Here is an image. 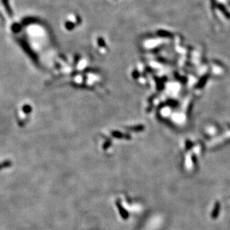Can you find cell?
I'll use <instances>...</instances> for the list:
<instances>
[{"instance_id":"obj_1","label":"cell","mask_w":230,"mask_h":230,"mask_svg":"<svg viewBox=\"0 0 230 230\" xmlns=\"http://www.w3.org/2000/svg\"><path fill=\"white\" fill-rule=\"evenodd\" d=\"M220 209H221V205H220L219 203H216L215 205H214V209L212 211V214H211V218H218V214L220 213Z\"/></svg>"},{"instance_id":"obj_2","label":"cell","mask_w":230,"mask_h":230,"mask_svg":"<svg viewBox=\"0 0 230 230\" xmlns=\"http://www.w3.org/2000/svg\"><path fill=\"white\" fill-rule=\"evenodd\" d=\"M12 162L9 160H6L5 161H2L0 162V171L2 170L5 169V168H8V167H11L12 165Z\"/></svg>"},{"instance_id":"obj_3","label":"cell","mask_w":230,"mask_h":230,"mask_svg":"<svg viewBox=\"0 0 230 230\" xmlns=\"http://www.w3.org/2000/svg\"><path fill=\"white\" fill-rule=\"evenodd\" d=\"M2 3H3L4 6H5V9H6L7 13L9 14L10 16L12 15V11H11V7L9 6V2H8V0H2Z\"/></svg>"},{"instance_id":"obj_4","label":"cell","mask_w":230,"mask_h":230,"mask_svg":"<svg viewBox=\"0 0 230 230\" xmlns=\"http://www.w3.org/2000/svg\"><path fill=\"white\" fill-rule=\"evenodd\" d=\"M31 110H32V108L29 106H25L23 107V111L25 113H29Z\"/></svg>"}]
</instances>
